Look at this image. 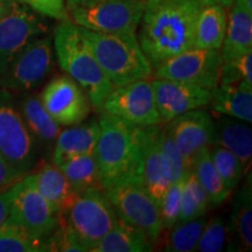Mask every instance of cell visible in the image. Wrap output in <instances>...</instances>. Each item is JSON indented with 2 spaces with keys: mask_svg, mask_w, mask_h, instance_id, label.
<instances>
[{
  "mask_svg": "<svg viewBox=\"0 0 252 252\" xmlns=\"http://www.w3.org/2000/svg\"><path fill=\"white\" fill-rule=\"evenodd\" d=\"M207 220L203 215L186 222L175 223L167 239L165 250L168 252L195 251V247L202 234Z\"/></svg>",
  "mask_w": 252,
  "mask_h": 252,
  "instance_id": "4dcf8cb0",
  "label": "cell"
},
{
  "mask_svg": "<svg viewBox=\"0 0 252 252\" xmlns=\"http://www.w3.org/2000/svg\"><path fill=\"white\" fill-rule=\"evenodd\" d=\"M40 99L53 119L61 126L80 124L91 111L86 91L68 75L53 78L41 93Z\"/></svg>",
  "mask_w": 252,
  "mask_h": 252,
  "instance_id": "4fadbf2b",
  "label": "cell"
},
{
  "mask_svg": "<svg viewBox=\"0 0 252 252\" xmlns=\"http://www.w3.org/2000/svg\"><path fill=\"white\" fill-rule=\"evenodd\" d=\"M46 251L86 252L87 249L78 241L70 225L60 214L59 225L52 234L46 237Z\"/></svg>",
  "mask_w": 252,
  "mask_h": 252,
  "instance_id": "e575fe53",
  "label": "cell"
},
{
  "mask_svg": "<svg viewBox=\"0 0 252 252\" xmlns=\"http://www.w3.org/2000/svg\"><path fill=\"white\" fill-rule=\"evenodd\" d=\"M214 145L230 151L237 157L244 172L250 167L252 158V132L250 124L223 115L215 123Z\"/></svg>",
  "mask_w": 252,
  "mask_h": 252,
  "instance_id": "ffe728a7",
  "label": "cell"
},
{
  "mask_svg": "<svg viewBox=\"0 0 252 252\" xmlns=\"http://www.w3.org/2000/svg\"><path fill=\"white\" fill-rule=\"evenodd\" d=\"M0 252H46V237L32 234L6 219L0 225Z\"/></svg>",
  "mask_w": 252,
  "mask_h": 252,
  "instance_id": "f1b7e54d",
  "label": "cell"
},
{
  "mask_svg": "<svg viewBox=\"0 0 252 252\" xmlns=\"http://www.w3.org/2000/svg\"><path fill=\"white\" fill-rule=\"evenodd\" d=\"M52 39L35 37L15 55L0 76V88L11 94L34 90L54 69Z\"/></svg>",
  "mask_w": 252,
  "mask_h": 252,
  "instance_id": "ba28073f",
  "label": "cell"
},
{
  "mask_svg": "<svg viewBox=\"0 0 252 252\" xmlns=\"http://www.w3.org/2000/svg\"><path fill=\"white\" fill-rule=\"evenodd\" d=\"M59 167L76 193L91 188L104 190L94 154H82L70 158Z\"/></svg>",
  "mask_w": 252,
  "mask_h": 252,
  "instance_id": "484cf974",
  "label": "cell"
},
{
  "mask_svg": "<svg viewBox=\"0 0 252 252\" xmlns=\"http://www.w3.org/2000/svg\"><path fill=\"white\" fill-rule=\"evenodd\" d=\"M232 232L237 241V250H251L252 248V193L251 174L249 182L245 184L237 194L231 213Z\"/></svg>",
  "mask_w": 252,
  "mask_h": 252,
  "instance_id": "4316f807",
  "label": "cell"
},
{
  "mask_svg": "<svg viewBox=\"0 0 252 252\" xmlns=\"http://www.w3.org/2000/svg\"><path fill=\"white\" fill-rule=\"evenodd\" d=\"M97 1H100V0H84L83 4H82L81 6H84V5H90V4H94V2Z\"/></svg>",
  "mask_w": 252,
  "mask_h": 252,
  "instance_id": "ee69618b",
  "label": "cell"
},
{
  "mask_svg": "<svg viewBox=\"0 0 252 252\" xmlns=\"http://www.w3.org/2000/svg\"><path fill=\"white\" fill-rule=\"evenodd\" d=\"M14 1L26 5L37 13L55 20L63 21L69 19L65 0H14Z\"/></svg>",
  "mask_w": 252,
  "mask_h": 252,
  "instance_id": "8d00e7d4",
  "label": "cell"
},
{
  "mask_svg": "<svg viewBox=\"0 0 252 252\" xmlns=\"http://www.w3.org/2000/svg\"><path fill=\"white\" fill-rule=\"evenodd\" d=\"M145 0H100L69 12L72 23L105 34L135 33L143 15Z\"/></svg>",
  "mask_w": 252,
  "mask_h": 252,
  "instance_id": "9c48e42d",
  "label": "cell"
},
{
  "mask_svg": "<svg viewBox=\"0 0 252 252\" xmlns=\"http://www.w3.org/2000/svg\"><path fill=\"white\" fill-rule=\"evenodd\" d=\"M6 0H0V4H2V2H5Z\"/></svg>",
  "mask_w": 252,
  "mask_h": 252,
  "instance_id": "f6af8a7d",
  "label": "cell"
},
{
  "mask_svg": "<svg viewBox=\"0 0 252 252\" xmlns=\"http://www.w3.org/2000/svg\"><path fill=\"white\" fill-rule=\"evenodd\" d=\"M166 126L180 147L187 171L191 169L198 154L214 145L215 122L206 110H190L166 123Z\"/></svg>",
  "mask_w": 252,
  "mask_h": 252,
  "instance_id": "5bb4252c",
  "label": "cell"
},
{
  "mask_svg": "<svg viewBox=\"0 0 252 252\" xmlns=\"http://www.w3.org/2000/svg\"><path fill=\"white\" fill-rule=\"evenodd\" d=\"M151 82L162 124L171 122L182 113L208 105L212 98L210 89L195 84L158 77H154Z\"/></svg>",
  "mask_w": 252,
  "mask_h": 252,
  "instance_id": "2e32d148",
  "label": "cell"
},
{
  "mask_svg": "<svg viewBox=\"0 0 252 252\" xmlns=\"http://www.w3.org/2000/svg\"><path fill=\"white\" fill-rule=\"evenodd\" d=\"M12 4H13V0H6L5 2L0 4V19L4 17V15L7 13L9 9H11Z\"/></svg>",
  "mask_w": 252,
  "mask_h": 252,
  "instance_id": "60d3db41",
  "label": "cell"
},
{
  "mask_svg": "<svg viewBox=\"0 0 252 252\" xmlns=\"http://www.w3.org/2000/svg\"><path fill=\"white\" fill-rule=\"evenodd\" d=\"M209 154L225 187L232 191L237 187L244 173L241 161L230 151L220 146H216V145L210 147Z\"/></svg>",
  "mask_w": 252,
  "mask_h": 252,
  "instance_id": "d6a6232c",
  "label": "cell"
},
{
  "mask_svg": "<svg viewBox=\"0 0 252 252\" xmlns=\"http://www.w3.org/2000/svg\"><path fill=\"white\" fill-rule=\"evenodd\" d=\"M223 59L220 50L190 48L153 68L154 77L213 89L219 84Z\"/></svg>",
  "mask_w": 252,
  "mask_h": 252,
  "instance_id": "8fae6325",
  "label": "cell"
},
{
  "mask_svg": "<svg viewBox=\"0 0 252 252\" xmlns=\"http://www.w3.org/2000/svg\"><path fill=\"white\" fill-rule=\"evenodd\" d=\"M8 217V191H0V225Z\"/></svg>",
  "mask_w": 252,
  "mask_h": 252,
  "instance_id": "f35d334b",
  "label": "cell"
},
{
  "mask_svg": "<svg viewBox=\"0 0 252 252\" xmlns=\"http://www.w3.org/2000/svg\"><path fill=\"white\" fill-rule=\"evenodd\" d=\"M54 50L62 70L81 86L91 105L99 111L115 87L99 67L77 25L69 19L55 28Z\"/></svg>",
  "mask_w": 252,
  "mask_h": 252,
  "instance_id": "277c9868",
  "label": "cell"
},
{
  "mask_svg": "<svg viewBox=\"0 0 252 252\" xmlns=\"http://www.w3.org/2000/svg\"><path fill=\"white\" fill-rule=\"evenodd\" d=\"M200 6H208V5H220L224 8H230L234 0H195Z\"/></svg>",
  "mask_w": 252,
  "mask_h": 252,
  "instance_id": "ab89813d",
  "label": "cell"
},
{
  "mask_svg": "<svg viewBox=\"0 0 252 252\" xmlns=\"http://www.w3.org/2000/svg\"><path fill=\"white\" fill-rule=\"evenodd\" d=\"M252 50V14L232 2L226 20V31L220 55L223 61L235 60Z\"/></svg>",
  "mask_w": 252,
  "mask_h": 252,
  "instance_id": "7402d4cb",
  "label": "cell"
},
{
  "mask_svg": "<svg viewBox=\"0 0 252 252\" xmlns=\"http://www.w3.org/2000/svg\"><path fill=\"white\" fill-rule=\"evenodd\" d=\"M191 171L206 191L209 203L220 206L228 200L231 191L225 187L224 182L217 172L209 154V149L204 150L195 158Z\"/></svg>",
  "mask_w": 252,
  "mask_h": 252,
  "instance_id": "83f0119b",
  "label": "cell"
},
{
  "mask_svg": "<svg viewBox=\"0 0 252 252\" xmlns=\"http://www.w3.org/2000/svg\"><path fill=\"white\" fill-rule=\"evenodd\" d=\"M99 135L94 150L104 190L125 178H141V127L99 111Z\"/></svg>",
  "mask_w": 252,
  "mask_h": 252,
  "instance_id": "7a4b0ae2",
  "label": "cell"
},
{
  "mask_svg": "<svg viewBox=\"0 0 252 252\" xmlns=\"http://www.w3.org/2000/svg\"><path fill=\"white\" fill-rule=\"evenodd\" d=\"M151 78L115 87L102 104L106 111L138 127L162 124L158 112Z\"/></svg>",
  "mask_w": 252,
  "mask_h": 252,
  "instance_id": "7c38bea8",
  "label": "cell"
},
{
  "mask_svg": "<svg viewBox=\"0 0 252 252\" xmlns=\"http://www.w3.org/2000/svg\"><path fill=\"white\" fill-rule=\"evenodd\" d=\"M234 2L242 6L245 11H248L249 13L252 14V0H234Z\"/></svg>",
  "mask_w": 252,
  "mask_h": 252,
  "instance_id": "b9f144b4",
  "label": "cell"
},
{
  "mask_svg": "<svg viewBox=\"0 0 252 252\" xmlns=\"http://www.w3.org/2000/svg\"><path fill=\"white\" fill-rule=\"evenodd\" d=\"M0 156L21 176L35 166L39 144L28 130L13 96L0 88Z\"/></svg>",
  "mask_w": 252,
  "mask_h": 252,
  "instance_id": "5b68a950",
  "label": "cell"
},
{
  "mask_svg": "<svg viewBox=\"0 0 252 252\" xmlns=\"http://www.w3.org/2000/svg\"><path fill=\"white\" fill-rule=\"evenodd\" d=\"M78 30L113 87L152 77L153 67L135 33L105 34L80 26Z\"/></svg>",
  "mask_w": 252,
  "mask_h": 252,
  "instance_id": "3957f363",
  "label": "cell"
},
{
  "mask_svg": "<svg viewBox=\"0 0 252 252\" xmlns=\"http://www.w3.org/2000/svg\"><path fill=\"white\" fill-rule=\"evenodd\" d=\"M141 181L146 191L159 207L161 197L169 186L159 147V125L141 127Z\"/></svg>",
  "mask_w": 252,
  "mask_h": 252,
  "instance_id": "e0dca14e",
  "label": "cell"
},
{
  "mask_svg": "<svg viewBox=\"0 0 252 252\" xmlns=\"http://www.w3.org/2000/svg\"><path fill=\"white\" fill-rule=\"evenodd\" d=\"M84 0H65V6H67V11L70 12L74 8L78 7L83 4Z\"/></svg>",
  "mask_w": 252,
  "mask_h": 252,
  "instance_id": "7bdbcfd3",
  "label": "cell"
},
{
  "mask_svg": "<svg viewBox=\"0 0 252 252\" xmlns=\"http://www.w3.org/2000/svg\"><path fill=\"white\" fill-rule=\"evenodd\" d=\"M43 32L36 15L13 0L11 9L0 19V76L15 55Z\"/></svg>",
  "mask_w": 252,
  "mask_h": 252,
  "instance_id": "9a60e30c",
  "label": "cell"
},
{
  "mask_svg": "<svg viewBox=\"0 0 252 252\" xmlns=\"http://www.w3.org/2000/svg\"><path fill=\"white\" fill-rule=\"evenodd\" d=\"M209 104L220 115L239 119L251 124L252 122V84L242 81L238 84H217L210 89Z\"/></svg>",
  "mask_w": 252,
  "mask_h": 252,
  "instance_id": "44dd1931",
  "label": "cell"
},
{
  "mask_svg": "<svg viewBox=\"0 0 252 252\" xmlns=\"http://www.w3.org/2000/svg\"><path fill=\"white\" fill-rule=\"evenodd\" d=\"M98 135L99 124L96 119L61 130L54 143L53 162L60 166L70 158L82 154H94Z\"/></svg>",
  "mask_w": 252,
  "mask_h": 252,
  "instance_id": "ac0fdd59",
  "label": "cell"
},
{
  "mask_svg": "<svg viewBox=\"0 0 252 252\" xmlns=\"http://www.w3.org/2000/svg\"><path fill=\"white\" fill-rule=\"evenodd\" d=\"M18 109L37 144L50 146L55 143L61 132V125H59L45 109L39 94L32 91L24 93Z\"/></svg>",
  "mask_w": 252,
  "mask_h": 252,
  "instance_id": "603a6c76",
  "label": "cell"
},
{
  "mask_svg": "<svg viewBox=\"0 0 252 252\" xmlns=\"http://www.w3.org/2000/svg\"><path fill=\"white\" fill-rule=\"evenodd\" d=\"M153 243L143 230L118 217L112 229L90 249V252H145L152 251Z\"/></svg>",
  "mask_w": 252,
  "mask_h": 252,
  "instance_id": "cb8c5ba5",
  "label": "cell"
},
{
  "mask_svg": "<svg viewBox=\"0 0 252 252\" xmlns=\"http://www.w3.org/2000/svg\"><path fill=\"white\" fill-rule=\"evenodd\" d=\"M61 215L87 251L98 243L118 220L105 191L97 188L78 193Z\"/></svg>",
  "mask_w": 252,
  "mask_h": 252,
  "instance_id": "8992f818",
  "label": "cell"
},
{
  "mask_svg": "<svg viewBox=\"0 0 252 252\" xmlns=\"http://www.w3.org/2000/svg\"><path fill=\"white\" fill-rule=\"evenodd\" d=\"M226 8L220 5L201 6L195 25L194 48L220 50L226 31Z\"/></svg>",
  "mask_w": 252,
  "mask_h": 252,
  "instance_id": "d4e9b609",
  "label": "cell"
},
{
  "mask_svg": "<svg viewBox=\"0 0 252 252\" xmlns=\"http://www.w3.org/2000/svg\"><path fill=\"white\" fill-rule=\"evenodd\" d=\"M159 147L169 184L184 179L185 174L188 172L185 166L184 156L167 126L160 127Z\"/></svg>",
  "mask_w": 252,
  "mask_h": 252,
  "instance_id": "1f68e13d",
  "label": "cell"
},
{
  "mask_svg": "<svg viewBox=\"0 0 252 252\" xmlns=\"http://www.w3.org/2000/svg\"><path fill=\"white\" fill-rule=\"evenodd\" d=\"M228 241V229L224 220L215 216L207 220L204 229L198 238L195 251L198 252H219L224 249Z\"/></svg>",
  "mask_w": 252,
  "mask_h": 252,
  "instance_id": "836d02e7",
  "label": "cell"
},
{
  "mask_svg": "<svg viewBox=\"0 0 252 252\" xmlns=\"http://www.w3.org/2000/svg\"><path fill=\"white\" fill-rule=\"evenodd\" d=\"M23 178L24 176L14 171L4 158L0 156V191H5L6 189H8L12 185H14Z\"/></svg>",
  "mask_w": 252,
  "mask_h": 252,
  "instance_id": "74e56055",
  "label": "cell"
},
{
  "mask_svg": "<svg viewBox=\"0 0 252 252\" xmlns=\"http://www.w3.org/2000/svg\"><path fill=\"white\" fill-rule=\"evenodd\" d=\"M182 184H184V179L169 184L168 188L161 197V201L159 203V213L161 217L162 229H172L178 222L179 213H180Z\"/></svg>",
  "mask_w": 252,
  "mask_h": 252,
  "instance_id": "d590c367",
  "label": "cell"
},
{
  "mask_svg": "<svg viewBox=\"0 0 252 252\" xmlns=\"http://www.w3.org/2000/svg\"><path fill=\"white\" fill-rule=\"evenodd\" d=\"M104 191L119 219L143 230L153 244L159 239L162 231L159 207L146 191L141 178H125Z\"/></svg>",
  "mask_w": 252,
  "mask_h": 252,
  "instance_id": "52a82bcc",
  "label": "cell"
},
{
  "mask_svg": "<svg viewBox=\"0 0 252 252\" xmlns=\"http://www.w3.org/2000/svg\"><path fill=\"white\" fill-rule=\"evenodd\" d=\"M8 220L39 237H47L59 225L60 215L25 175L7 189Z\"/></svg>",
  "mask_w": 252,
  "mask_h": 252,
  "instance_id": "30bf717a",
  "label": "cell"
},
{
  "mask_svg": "<svg viewBox=\"0 0 252 252\" xmlns=\"http://www.w3.org/2000/svg\"><path fill=\"white\" fill-rule=\"evenodd\" d=\"M209 200L195 176L191 169L186 173L182 184L181 200H180V213H179L178 222L197 219L206 214L209 207Z\"/></svg>",
  "mask_w": 252,
  "mask_h": 252,
  "instance_id": "f546056e",
  "label": "cell"
},
{
  "mask_svg": "<svg viewBox=\"0 0 252 252\" xmlns=\"http://www.w3.org/2000/svg\"><path fill=\"white\" fill-rule=\"evenodd\" d=\"M27 176L59 215L68 209L78 194L71 187L61 168L54 162L46 163L34 174H27Z\"/></svg>",
  "mask_w": 252,
  "mask_h": 252,
  "instance_id": "d6986e66",
  "label": "cell"
},
{
  "mask_svg": "<svg viewBox=\"0 0 252 252\" xmlns=\"http://www.w3.org/2000/svg\"><path fill=\"white\" fill-rule=\"evenodd\" d=\"M195 0H145L138 41L152 67L194 48Z\"/></svg>",
  "mask_w": 252,
  "mask_h": 252,
  "instance_id": "6da1fadb",
  "label": "cell"
}]
</instances>
